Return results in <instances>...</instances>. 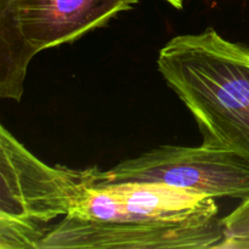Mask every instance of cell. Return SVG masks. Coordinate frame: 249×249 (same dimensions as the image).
Returning <instances> with one entry per match:
<instances>
[{"label": "cell", "mask_w": 249, "mask_h": 249, "mask_svg": "<svg viewBox=\"0 0 249 249\" xmlns=\"http://www.w3.org/2000/svg\"><path fill=\"white\" fill-rule=\"evenodd\" d=\"M167 2H169L172 6H174L175 9L181 10L182 6H184V0H165Z\"/></svg>", "instance_id": "7"}, {"label": "cell", "mask_w": 249, "mask_h": 249, "mask_svg": "<svg viewBox=\"0 0 249 249\" xmlns=\"http://www.w3.org/2000/svg\"><path fill=\"white\" fill-rule=\"evenodd\" d=\"M95 182L164 184L213 198L246 199L249 197V164L232 153L203 145H163L108 170L96 168Z\"/></svg>", "instance_id": "5"}, {"label": "cell", "mask_w": 249, "mask_h": 249, "mask_svg": "<svg viewBox=\"0 0 249 249\" xmlns=\"http://www.w3.org/2000/svg\"><path fill=\"white\" fill-rule=\"evenodd\" d=\"M157 67L194 117L202 145L249 164V48L207 28L170 39Z\"/></svg>", "instance_id": "2"}, {"label": "cell", "mask_w": 249, "mask_h": 249, "mask_svg": "<svg viewBox=\"0 0 249 249\" xmlns=\"http://www.w3.org/2000/svg\"><path fill=\"white\" fill-rule=\"evenodd\" d=\"M135 4L138 0H0V97L21 101L34 56L107 26Z\"/></svg>", "instance_id": "4"}, {"label": "cell", "mask_w": 249, "mask_h": 249, "mask_svg": "<svg viewBox=\"0 0 249 249\" xmlns=\"http://www.w3.org/2000/svg\"><path fill=\"white\" fill-rule=\"evenodd\" d=\"M88 169L46 164L0 128V249H40L51 226L70 213Z\"/></svg>", "instance_id": "3"}, {"label": "cell", "mask_w": 249, "mask_h": 249, "mask_svg": "<svg viewBox=\"0 0 249 249\" xmlns=\"http://www.w3.org/2000/svg\"><path fill=\"white\" fill-rule=\"evenodd\" d=\"M95 172L40 249H204L223 241L213 197L151 182L99 185Z\"/></svg>", "instance_id": "1"}, {"label": "cell", "mask_w": 249, "mask_h": 249, "mask_svg": "<svg viewBox=\"0 0 249 249\" xmlns=\"http://www.w3.org/2000/svg\"><path fill=\"white\" fill-rule=\"evenodd\" d=\"M223 241L220 249H249V197L223 218Z\"/></svg>", "instance_id": "6"}]
</instances>
